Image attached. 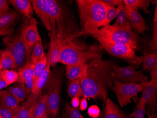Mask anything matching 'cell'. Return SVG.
Returning <instances> with one entry per match:
<instances>
[{"mask_svg":"<svg viewBox=\"0 0 157 118\" xmlns=\"http://www.w3.org/2000/svg\"><path fill=\"white\" fill-rule=\"evenodd\" d=\"M48 113V97L46 94L40 96L34 108L33 118H39Z\"/></svg>","mask_w":157,"mask_h":118,"instance_id":"25","label":"cell"},{"mask_svg":"<svg viewBox=\"0 0 157 118\" xmlns=\"http://www.w3.org/2000/svg\"><path fill=\"white\" fill-rule=\"evenodd\" d=\"M8 1L0 0V17L9 11V4Z\"/></svg>","mask_w":157,"mask_h":118,"instance_id":"38","label":"cell"},{"mask_svg":"<svg viewBox=\"0 0 157 118\" xmlns=\"http://www.w3.org/2000/svg\"><path fill=\"white\" fill-rule=\"evenodd\" d=\"M151 81L157 80V64L150 70Z\"/></svg>","mask_w":157,"mask_h":118,"instance_id":"41","label":"cell"},{"mask_svg":"<svg viewBox=\"0 0 157 118\" xmlns=\"http://www.w3.org/2000/svg\"><path fill=\"white\" fill-rule=\"evenodd\" d=\"M15 109H8L0 106V116L2 118H15Z\"/></svg>","mask_w":157,"mask_h":118,"instance_id":"36","label":"cell"},{"mask_svg":"<svg viewBox=\"0 0 157 118\" xmlns=\"http://www.w3.org/2000/svg\"><path fill=\"white\" fill-rule=\"evenodd\" d=\"M2 70V68L1 66H0V71H1Z\"/></svg>","mask_w":157,"mask_h":118,"instance_id":"47","label":"cell"},{"mask_svg":"<svg viewBox=\"0 0 157 118\" xmlns=\"http://www.w3.org/2000/svg\"><path fill=\"white\" fill-rule=\"evenodd\" d=\"M152 39L150 43L151 48L152 50L157 51V6L155 7L154 15V25Z\"/></svg>","mask_w":157,"mask_h":118,"instance_id":"35","label":"cell"},{"mask_svg":"<svg viewBox=\"0 0 157 118\" xmlns=\"http://www.w3.org/2000/svg\"><path fill=\"white\" fill-rule=\"evenodd\" d=\"M101 118V117H100V116H99V117H98V118Z\"/></svg>","mask_w":157,"mask_h":118,"instance_id":"49","label":"cell"},{"mask_svg":"<svg viewBox=\"0 0 157 118\" xmlns=\"http://www.w3.org/2000/svg\"><path fill=\"white\" fill-rule=\"evenodd\" d=\"M45 55L42 46V40L38 41L35 43L31 55V62L34 64H36Z\"/></svg>","mask_w":157,"mask_h":118,"instance_id":"27","label":"cell"},{"mask_svg":"<svg viewBox=\"0 0 157 118\" xmlns=\"http://www.w3.org/2000/svg\"><path fill=\"white\" fill-rule=\"evenodd\" d=\"M35 64L31 61H28L25 64L18 70L19 81L24 83L25 81L30 79L34 77Z\"/></svg>","mask_w":157,"mask_h":118,"instance_id":"24","label":"cell"},{"mask_svg":"<svg viewBox=\"0 0 157 118\" xmlns=\"http://www.w3.org/2000/svg\"><path fill=\"white\" fill-rule=\"evenodd\" d=\"M116 16L117 9L116 8L106 4L105 18L103 26L109 25L111 21L116 17Z\"/></svg>","mask_w":157,"mask_h":118,"instance_id":"33","label":"cell"},{"mask_svg":"<svg viewBox=\"0 0 157 118\" xmlns=\"http://www.w3.org/2000/svg\"><path fill=\"white\" fill-rule=\"evenodd\" d=\"M105 104V113L103 118H128L109 97L107 98Z\"/></svg>","mask_w":157,"mask_h":118,"instance_id":"18","label":"cell"},{"mask_svg":"<svg viewBox=\"0 0 157 118\" xmlns=\"http://www.w3.org/2000/svg\"><path fill=\"white\" fill-rule=\"evenodd\" d=\"M6 50L10 52L14 59L12 70H18L27 62V50L20 35H9L3 39Z\"/></svg>","mask_w":157,"mask_h":118,"instance_id":"8","label":"cell"},{"mask_svg":"<svg viewBox=\"0 0 157 118\" xmlns=\"http://www.w3.org/2000/svg\"><path fill=\"white\" fill-rule=\"evenodd\" d=\"M34 83H35V80H34L33 78L25 81V82L24 83L25 85L26 86L27 90L31 94L33 88V87H34Z\"/></svg>","mask_w":157,"mask_h":118,"instance_id":"40","label":"cell"},{"mask_svg":"<svg viewBox=\"0 0 157 118\" xmlns=\"http://www.w3.org/2000/svg\"><path fill=\"white\" fill-rule=\"evenodd\" d=\"M8 86V84L6 83V81L0 77V90L7 87Z\"/></svg>","mask_w":157,"mask_h":118,"instance_id":"44","label":"cell"},{"mask_svg":"<svg viewBox=\"0 0 157 118\" xmlns=\"http://www.w3.org/2000/svg\"><path fill=\"white\" fill-rule=\"evenodd\" d=\"M33 10L44 25L49 19L54 20L56 39L61 47L67 45L80 50L88 49L87 45L77 39L80 30L77 26L57 1L32 0Z\"/></svg>","mask_w":157,"mask_h":118,"instance_id":"1","label":"cell"},{"mask_svg":"<svg viewBox=\"0 0 157 118\" xmlns=\"http://www.w3.org/2000/svg\"><path fill=\"white\" fill-rule=\"evenodd\" d=\"M12 6L27 18L32 17L33 9L31 1L29 0H10Z\"/></svg>","mask_w":157,"mask_h":118,"instance_id":"19","label":"cell"},{"mask_svg":"<svg viewBox=\"0 0 157 118\" xmlns=\"http://www.w3.org/2000/svg\"><path fill=\"white\" fill-rule=\"evenodd\" d=\"M107 5L113 7H115V6H119V5L123 4V1L122 0H104L103 1Z\"/></svg>","mask_w":157,"mask_h":118,"instance_id":"39","label":"cell"},{"mask_svg":"<svg viewBox=\"0 0 157 118\" xmlns=\"http://www.w3.org/2000/svg\"><path fill=\"white\" fill-rule=\"evenodd\" d=\"M151 2V0H123L127 8L137 11L142 10L145 13H149L148 7Z\"/></svg>","mask_w":157,"mask_h":118,"instance_id":"23","label":"cell"},{"mask_svg":"<svg viewBox=\"0 0 157 118\" xmlns=\"http://www.w3.org/2000/svg\"><path fill=\"white\" fill-rule=\"evenodd\" d=\"M142 63L144 71H150L157 64V54L144 55L143 56Z\"/></svg>","mask_w":157,"mask_h":118,"instance_id":"30","label":"cell"},{"mask_svg":"<svg viewBox=\"0 0 157 118\" xmlns=\"http://www.w3.org/2000/svg\"><path fill=\"white\" fill-rule=\"evenodd\" d=\"M101 55V49L96 45L87 50H80L67 45L62 47L59 63L67 65L87 63Z\"/></svg>","mask_w":157,"mask_h":118,"instance_id":"5","label":"cell"},{"mask_svg":"<svg viewBox=\"0 0 157 118\" xmlns=\"http://www.w3.org/2000/svg\"><path fill=\"white\" fill-rule=\"evenodd\" d=\"M146 113V105L138 102L134 112L128 115V118H144Z\"/></svg>","mask_w":157,"mask_h":118,"instance_id":"34","label":"cell"},{"mask_svg":"<svg viewBox=\"0 0 157 118\" xmlns=\"http://www.w3.org/2000/svg\"><path fill=\"white\" fill-rule=\"evenodd\" d=\"M126 9L128 18L129 19L132 29H134L138 34L142 33L148 29L145 20L138 11L127 8Z\"/></svg>","mask_w":157,"mask_h":118,"instance_id":"16","label":"cell"},{"mask_svg":"<svg viewBox=\"0 0 157 118\" xmlns=\"http://www.w3.org/2000/svg\"><path fill=\"white\" fill-rule=\"evenodd\" d=\"M88 107V102L87 98L83 97L81 101H80V110L82 111H85Z\"/></svg>","mask_w":157,"mask_h":118,"instance_id":"42","label":"cell"},{"mask_svg":"<svg viewBox=\"0 0 157 118\" xmlns=\"http://www.w3.org/2000/svg\"><path fill=\"white\" fill-rule=\"evenodd\" d=\"M48 63V56L46 55L34 66V78L35 81L45 71Z\"/></svg>","mask_w":157,"mask_h":118,"instance_id":"31","label":"cell"},{"mask_svg":"<svg viewBox=\"0 0 157 118\" xmlns=\"http://www.w3.org/2000/svg\"><path fill=\"white\" fill-rule=\"evenodd\" d=\"M157 80L150 81L142 91V96L138 102L148 105L149 112L154 114L157 102Z\"/></svg>","mask_w":157,"mask_h":118,"instance_id":"12","label":"cell"},{"mask_svg":"<svg viewBox=\"0 0 157 118\" xmlns=\"http://www.w3.org/2000/svg\"><path fill=\"white\" fill-rule=\"evenodd\" d=\"M48 63L47 68L43 73L35 80L34 87L32 91L31 94L40 97L42 89L45 87L51 74V51H48Z\"/></svg>","mask_w":157,"mask_h":118,"instance_id":"15","label":"cell"},{"mask_svg":"<svg viewBox=\"0 0 157 118\" xmlns=\"http://www.w3.org/2000/svg\"><path fill=\"white\" fill-rule=\"evenodd\" d=\"M0 77H1V75H0Z\"/></svg>","mask_w":157,"mask_h":118,"instance_id":"51","label":"cell"},{"mask_svg":"<svg viewBox=\"0 0 157 118\" xmlns=\"http://www.w3.org/2000/svg\"><path fill=\"white\" fill-rule=\"evenodd\" d=\"M0 118H2L1 116H0Z\"/></svg>","mask_w":157,"mask_h":118,"instance_id":"50","label":"cell"},{"mask_svg":"<svg viewBox=\"0 0 157 118\" xmlns=\"http://www.w3.org/2000/svg\"><path fill=\"white\" fill-rule=\"evenodd\" d=\"M39 118H48V114L47 113V114H45L44 116H42V117Z\"/></svg>","mask_w":157,"mask_h":118,"instance_id":"45","label":"cell"},{"mask_svg":"<svg viewBox=\"0 0 157 118\" xmlns=\"http://www.w3.org/2000/svg\"><path fill=\"white\" fill-rule=\"evenodd\" d=\"M148 82L140 84H124L114 80L111 89L116 95L120 106L123 107L130 103L131 99L137 97L138 93L143 91Z\"/></svg>","mask_w":157,"mask_h":118,"instance_id":"9","label":"cell"},{"mask_svg":"<svg viewBox=\"0 0 157 118\" xmlns=\"http://www.w3.org/2000/svg\"><path fill=\"white\" fill-rule=\"evenodd\" d=\"M88 68L87 63H82L74 65H67L66 76L70 81L81 79L87 75Z\"/></svg>","mask_w":157,"mask_h":118,"instance_id":"17","label":"cell"},{"mask_svg":"<svg viewBox=\"0 0 157 118\" xmlns=\"http://www.w3.org/2000/svg\"><path fill=\"white\" fill-rule=\"evenodd\" d=\"M18 16L17 11L10 10L8 12L0 17V36L11 35L14 32L13 25Z\"/></svg>","mask_w":157,"mask_h":118,"instance_id":"14","label":"cell"},{"mask_svg":"<svg viewBox=\"0 0 157 118\" xmlns=\"http://www.w3.org/2000/svg\"><path fill=\"white\" fill-rule=\"evenodd\" d=\"M1 78L6 81L9 86L19 81V74L13 70H2L0 71Z\"/></svg>","mask_w":157,"mask_h":118,"instance_id":"29","label":"cell"},{"mask_svg":"<svg viewBox=\"0 0 157 118\" xmlns=\"http://www.w3.org/2000/svg\"><path fill=\"white\" fill-rule=\"evenodd\" d=\"M39 98L31 94L22 104L15 109V118H33L34 108Z\"/></svg>","mask_w":157,"mask_h":118,"instance_id":"13","label":"cell"},{"mask_svg":"<svg viewBox=\"0 0 157 118\" xmlns=\"http://www.w3.org/2000/svg\"><path fill=\"white\" fill-rule=\"evenodd\" d=\"M95 32L114 42L129 46L134 50L138 48L140 42V37L133 31V29L121 28L115 24L103 26Z\"/></svg>","mask_w":157,"mask_h":118,"instance_id":"6","label":"cell"},{"mask_svg":"<svg viewBox=\"0 0 157 118\" xmlns=\"http://www.w3.org/2000/svg\"><path fill=\"white\" fill-rule=\"evenodd\" d=\"M136 68L132 65L118 67L114 64L113 67V79L124 84H140L148 82V77L144 74L143 71H136Z\"/></svg>","mask_w":157,"mask_h":118,"instance_id":"10","label":"cell"},{"mask_svg":"<svg viewBox=\"0 0 157 118\" xmlns=\"http://www.w3.org/2000/svg\"><path fill=\"white\" fill-rule=\"evenodd\" d=\"M148 118H151V115H149V117H148Z\"/></svg>","mask_w":157,"mask_h":118,"instance_id":"48","label":"cell"},{"mask_svg":"<svg viewBox=\"0 0 157 118\" xmlns=\"http://www.w3.org/2000/svg\"><path fill=\"white\" fill-rule=\"evenodd\" d=\"M71 103L72 104V107L75 108H78L80 104V98L78 97H73L72 98Z\"/></svg>","mask_w":157,"mask_h":118,"instance_id":"43","label":"cell"},{"mask_svg":"<svg viewBox=\"0 0 157 118\" xmlns=\"http://www.w3.org/2000/svg\"><path fill=\"white\" fill-rule=\"evenodd\" d=\"M81 29L78 37L89 35L103 26L106 4L101 0H76Z\"/></svg>","mask_w":157,"mask_h":118,"instance_id":"3","label":"cell"},{"mask_svg":"<svg viewBox=\"0 0 157 118\" xmlns=\"http://www.w3.org/2000/svg\"><path fill=\"white\" fill-rule=\"evenodd\" d=\"M66 110L63 118H84L80 112V109L75 108L68 104H66Z\"/></svg>","mask_w":157,"mask_h":118,"instance_id":"32","label":"cell"},{"mask_svg":"<svg viewBox=\"0 0 157 118\" xmlns=\"http://www.w3.org/2000/svg\"><path fill=\"white\" fill-rule=\"evenodd\" d=\"M28 19V22L23 26L19 34L27 50V62L31 61V55L35 43L41 40L38 29L37 21L33 17Z\"/></svg>","mask_w":157,"mask_h":118,"instance_id":"11","label":"cell"},{"mask_svg":"<svg viewBox=\"0 0 157 118\" xmlns=\"http://www.w3.org/2000/svg\"><path fill=\"white\" fill-rule=\"evenodd\" d=\"M88 115L91 118H98L99 117L101 111L99 107L97 105H92L88 109Z\"/></svg>","mask_w":157,"mask_h":118,"instance_id":"37","label":"cell"},{"mask_svg":"<svg viewBox=\"0 0 157 118\" xmlns=\"http://www.w3.org/2000/svg\"><path fill=\"white\" fill-rule=\"evenodd\" d=\"M20 101L8 90L0 91V106L8 109H15L20 105Z\"/></svg>","mask_w":157,"mask_h":118,"instance_id":"20","label":"cell"},{"mask_svg":"<svg viewBox=\"0 0 157 118\" xmlns=\"http://www.w3.org/2000/svg\"><path fill=\"white\" fill-rule=\"evenodd\" d=\"M117 19L114 24L121 28L132 29L127 14V9L124 3L119 5L117 8Z\"/></svg>","mask_w":157,"mask_h":118,"instance_id":"22","label":"cell"},{"mask_svg":"<svg viewBox=\"0 0 157 118\" xmlns=\"http://www.w3.org/2000/svg\"><path fill=\"white\" fill-rule=\"evenodd\" d=\"M94 37L100 44L102 48L112 55L124 60L125 62L136 67L142 63L143 56L136 55L135 50L129 46L114 42L108 38L96 32L89 35Z\"/></svg>","mask_w":157,"mask_h":118,"instance_id":"4","label":"cell"},{"mask_svg":"<svg viewBox=\"0 0 157 118\" xmlns=\"http://www.w3.org/2000/svg\"><path fill=\"white\" fill-rule=\"evenodd\" d=\"M14 63V59L10 52L6 50L3 51L0 55V66L2 70L12 69Z\"/></svg>","mask_w":157,"mask_h":118,"instance_id":"28","label":"cell"},{"mask_svg":"<svg viewBox=\"0 0 157 118\" xmlns=\"http://www.w3.org/2000/svg\"><path fill=\"white\" fill-rule=\"evenodd\" d=\"M7 90L15 96L20 102L27 99L31 94L28 92L24 83L20 81L16 82Z\"/></svg>","mask_w":157,"mask_h":118,"instance_id":"21","label":"cell"},{"mask_svg":"<svg viewBox=\"0 0 157 118\" xmlns=\"http://www.w3.org/2000/svg\"><path fill=\"white\" fill-rule=\"evenodd\" d=\"M113 61L103 60L102 55L88 63L87 75L81 78V85L83 97L105 103L109 88L113 84Z\"/></svg>","mask_w":157,"mask_h":118,"instance_id":"2","label":"cell"},{"mask_svg":"<svg viewBox=\"0 0 157 118\" xmlns=\"http://www.w3.org/2000/svg\"><path fill=\"white\" fill-rule=\"evenodd\" d=\"M68 94L71 98L75 97L78 98L83 97L80 79L74 80L71 81L68 87Z\"/></svg>","mask_w":157,"mask_h":118,"instance_id":"26","label":"cell"},{"mask_svg":"<svg viewBox=\"0 0 157 118\" xmlns=\"http://www.w3.org/2000/svg\"><path fill=\"white\" fill-rule=\"evenodd\" d=\"M61 87V76L58 74L51 73L45 87L47 91L48 113L54 118L59 113Z\"/></svg>","mask_w":157,"mask_h":118,"instance_id":"7","label":"cell"},{"mask_svg":"<svg viewBox=\"0 0 157 118\" xmlns=\"http://www.w3.org/2000/svg\"><path fill=\"white\" fill-rule=\"evenodd\" d=\"M2 51H3L2 50L0 49V55L2 54Z\"/></svg>","mask_w":157,"mask_h":118,"instance_id":"46","label":"cell"}]
</instances>
